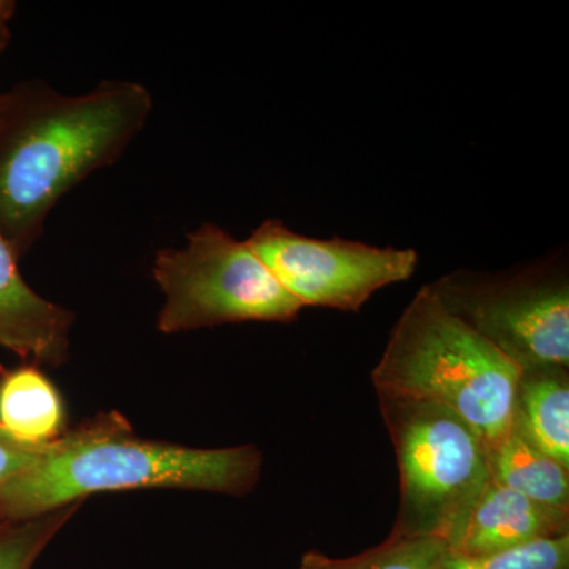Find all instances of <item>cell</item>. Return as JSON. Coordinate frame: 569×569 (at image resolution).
<instances>
[{"label":"cell","instance_id":"12","mask_svg":"<svg viewBox=\"0 0 569 569\" xmlns=\"http://www.w3.org/2000/svg\"><path fill=\"white\" fill-rule=\"evenodd\" d=\"M515 419L542 452L569 468V369L520 372Z\"/></svg>","mask_w":569,"mask_h":569},{"label":"cell","instance_id":"13","mask_svg":"<svg viewBox=\"0 0 569 569\" xmlns=\"http://www.w3.org/2000/svg\"><path fill=\"white\" fill-rule=\"evenodd\" d=\"M447 552L448 545L443 539L389 535L377 548L348 559H332L310 550L302 556L299 569H437Z\"/></svg>","mask_w":569,"mask_h":569},{"label":"cell","instance_id":"5","mask_svg":"<svg viewBox=\"0 0 569 569\" xmlns=\"http://www.w3.org/2000/svg\"><path fill=\"white\" fill-rule=\"evenodd\" d=\"M152 276L164 298L157 329L167 336L250 321L291 323L305 310L249 242L216 223L187 234L183 247L160 249Z\"/></svg>","mask_w":569,"mask_h":569},{"label":"cell","instance_id":"8","mask_svg":"<svg viewBox=\"0 0 569 569\" xmlns=\"http://www.w3.org/2000/svg\"><path fill=\"white\" fill-rule=\"evenodd\" d=\"M18 261L0 233V350L37 366H62L69 359L73 312L36 293L22 279ZM3 372L0 365V376Z\"/></svg>","mask_w":569,"mask_h":569},{"label":"cell","instance_id":"15","mask_svg":"<svg viewBox=\"0 0 569 569\" xmlns=\"http://www.w3.org/2000/svg\"><path fill=\"white\" fill-rule=\"evenodd\" d=\"M437 569H569V535L489 556L447 552Z\"/></svg>","mask_w":569,"mask_h":569},{"label":"cell","instance_id":"2","mask_svg":"<svg viewBox=\"0 0 569 569\" xmlns=\"http://www.w3.org/2000/svg\"><path fill=\"white\" fill-rule=\"evenodd\" d=\"M263 470L260 449H203L138 437L119 411L100 413L48 445L0 493V522L39 518L92 493L201 490L244 497Z\"/></svg>","mask_w":569,"mask_h":569},{"label":"cell","instance_id":"11","mask_svg":"<svg viewBox=\"0 0 569 569\" xmlns=\"http://www.w3.org/2000/svg\"><path fill=\"white\" fill-rule=\"evenodd\" d=\"M488 458L492 481L538 503L569 509V468L542 452L515 418Z\"/></svg>","mask_w":569,"mask_h":569},{"label":"cell","instance_id":"4","mask_svg":"<svg viewBox=\"0 0 569 569\" xmlns=\"http://www.w3.org/2000/svg\"><path fill=\"white\" fill-rule=\"evenodd\" d=\"M395 445L399 508L391 537L458 541L490 481L488 447L466 419L438 403L378 397Z\"/></svg>","mask_w":569,"mask_h":569},{"label":"cell","instance_id":"1","mask_svg":"<svg viewBox=\"0 0 569 569\" xmlns=\"http://www.w3.org/2000/svg\"><path fill=\"white\" fill-rule=\"evenodd\" d=\"M152 110V93L134 81H103L81 96L41 81L0 93V233L18 257L71 189L118 162Z\"/></svg>","mask_w":569,"mask_h":569},{"label":"cell","instance_id":"7","mask_svg":"<svg viewBox=\"0 0 569 569\" xmlns=\"http://www.w3.org/2000/svg\"><path fill=\"white\" fill-rule=\"evenodd\" d=\"M247 242L305 309L358 313L381 288L410 279L419 261L413 249L309 238L274 219L261 223Z\"/></svg>","mask_w":569,"mask_h":569},{"label":"cell","instance_id":"3","mask_svg":"<svg viewBox=\"0 0 569 569\" xmlns=\"http://www.w3.org/2000/svg\"><path fill=\"white\" fill-rule=\"evenodd\" d=\"M519 367L441 305L430 284L399 317L372 370L378 397L425 400L455 411L488 449L515 418Z\"/></svg>","mask_w":569,"mask_h":569},{"label":"cell","instance_id":"10","mask_svg":"<svg viewBox=\"0 0 569 569\" xmlns=\"http://www.w3.org/2000/svg\"><path fill=\"white\" fill-rule=\"evenodd\" d=\"M0 427L33 447L54 443L69 430L61 392L39 366L31 362L0 376Z\"/></svg>","mask_w":569,"mask_h":569},{"label":"cell","instance_id":"17","mask_svg":"<svg viewBox=\"0 0 569 569\" xmlns=\"http://www.w3.org/2000/svg\"><path fill=\"white\" fill-rule=\"evenodd\" d=\"M14 10H17V3L0 0V54L6 50L7 41H9V24Z\"/></svg>","mask_w":569,"mask_h":569},{"label":"cell","instance_id":"6","mask_svg":"<svg viewBox=\"0 0 569 569\" xmlns=\"http://www.w3.org/2000/svg\"><path fill=\"white\" fill-rule=\"evenodd\" d=\"M452 316L520 372L569 369V274L563 254L515 271H456L430 283Z\"/></svg>","mask_w":569,"mask_h":569},{"label":"cell","instance_id":"9","mask_svg":"<svg viewBox=\"0 0 569 569\" xmlns=\"http://www.w3.org/2000/svg\"><path fill=\"white\" fill-rule=\"evenodd\" d=\"M569 535V509L548 507L490 481L449 552L489 556Z\"/></svg>","mask_w":569,"mask_h":569},{"label":"cell","instance_id":"14","mask_svg":"<svg viewBox=\"0 0 569 569\" xmlns=\"http://www.w3.org/2000/svg\"><path fill=\"white\" fill-rule=\"evenodd\" d=\"M69 505L20 522H0V569H32L56 535L80 509Z\"/></svg>","mask_w":569,"mask_h":569},{"label":"cell","instance_id":"16","mask_svg":"<svg viewBox=\"0 0 569 569\" xmlns=\"http://www.w3.org/2000/svg\"><path fill=\"white\" fill-rule=\"evenodd\" d=\"M47 447L21 443L0 427V493L18 475L31 467Z\"/></svg>","mask_w":569,"mask_h":569}]
</instances>
